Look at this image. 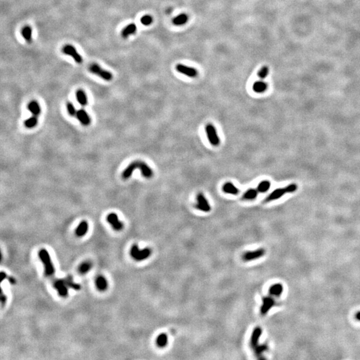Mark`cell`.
Wrapping results in <instances>:
<instances>
[{
  "label": "cell",
  "instance_id": "cell-33",
  "mask_svg": "<svg viewBox=\"0 0 360 360\" xmlns=\"http://www.w3.org/2000/svg\"><path fill=\"white\" fill-rule=\"evenodd\" d=\"M153 22V17L149 15L144 16L141 18V23H142L144 26H149Z\"/></svg>",
  "mask_w": 360,
  "mask_h": 360
},
{
  "label": "cell",
  "instance_id": "cell-20",
  "mask_svg": "<svg viewBox=\"0 0 360 360\" xmlns=\"http://www.w3.org/2000/svg\"><path fill=\"white\" fill-rule=\"evenodd\" d=\"M267 90V84L265 81H257L253 85V90L255 93L261 94L264 93Z\"/></svg>",
  "mask_w": 360,
  "mask_h": 360
},
{
  "label": "cell",
  "instance_id": "cell-19",
  "mask_svg": "<svg viewBox=\"0 0 360 360\" xmlns=\"http://www.w3.org/2000/svg\"><path fill=\"white\" fill-rule=\"evenodd\" d=\"M284 291V287L281 284H275L272 285L269 290L270 294L271 296L280 297Z\"/></svg>",
  "mask_w": 360,
  "mask_h": 360
},
{
  "label": "cell",
  "instance_id": "cell-31",
  "mask_svg": "<svg viewBox=\"0 0 360 360\" xmlns=\"http://www.w3.org/2000/svg\"><path fill=\"white\" fill-rule=\"evenodd\" d=\"M91 267V265L90 262H84L80 266L79 271L81 274H86L88 271Z\"/></svg>",
  "mask_w": 360,
  "mask_h": 360
},
{
  "label": "cell",
  "instance_id": "cell-17",
  "mask_svg": "<svg viewBox=\"0 0 360 360\" xmlns=\"http://www.w3.org/2000/svg\"><path fill=\"white\" fill-rule=\"evenodd\" d=\"M27 108L29 111L32 113L33 116L39 117L41 114V108L38 102L36 101H32L29 103Z\"/></svg>",
  "mask_w": 360,
  "mask_h": 360
},
{
  "label": "cell",
  "instance_id": "cell-35",
  "mask_svg": "<svg viewBox=\"0 0 360 360\" xmlns=\"http://www.w3.org/2000/svg\"><path fill=\"white\" fill-rule=\"evenodd\" d=\"M266 349H267V346L265 345H257V346L255 348V353L257 355V356H260V354H261L264 351H265Z\"/></svg>",
  "mask_w": 360,
  "mask_h": 360
},
{
  "label": "cell",
  "instance_id": "cell-10",
  "mask_svg": "<svg viewBox=\"0 0 360 360\" xmlns=\"http://www.w3.org/2000/svg\"><path fill=\"white\" fill-rule=\"evenodd\" d=\"M176 70L181 74L190 77H196L198 74L197 71L195 68L183 64H178L176 66Z\"/></svg>",
  "mask_w": 360,
  "mask_h": 360
},
{
  "label": "cell",
  "instance_id": "cell-4",
  "mask_svg": "<svg viewBox=\"0 0 360 360\" xmlns=\"http://www.w3.org/2000/svg\"><path fill=\"white\" fill-rule=\"evenodd\" d=\"M131 256L136 261H143L146 260L152 254V250L149 248L139 250L137 245H134L130 251Z\"/></svg>",
  "mask_w": 360,
  "mask_h": 360
},
{
  "label": "cell",
  "instance_id": "cell-9",
  "mask_svg": "<svg viewBox=\"0 0 360 360\" xmlns=\"http://www.w3.org/2000/svg\"><path fill=\"white\" fill-rule=\"evenodd\" d=\"M265 254V251L263 248L256 250L254 251H247L243 255V260L246 261H250L255 260H257L263 257Z\"/></svg>",
  "mask_w": 360,
  "mask_h": 360
},
{
  "label": "cell",
  "instance_id": "cell-38",
  "mask_svg": "<svg viewBox=\"0 0 360 360\" xmlns=\"http://www.w3.org/2000/svg\"><path fill=\"white\" fill-rule=\"evenodd\" d=\"M356 318L358 321H360V311H359V312H358V313L356 314Z\"/></svg>",
  "mask_w": 360,
  "mask_h": 360
},
{
  "label": "cell",
  "instance_id": "cell-11",
  "mask_svg": "<svg viewBox=\"0 0 360 360\" xmlns=\"http://www.w3.org/2000/svg\"><path fill=\"white\" fill-rule=\"evenodd\" d=\"M107 221H108L109 223H110L111 226H112L114 230L119 231L123 229L124 227L123 223L119 220L117 214L114 213H109V215L107 216Z\"/></svg>",
  "mask_w": 360,
  "mask_h": 360
},
{
  "label": "cell",
  "instance_id": "cell-22",
  "mask_svg": "<svg viewBox=\"0 0 360 360\" xmlns=\"http://www.w3.org/2000/svg\"><path fill=\"white\" fill-rule=\"evenodd\" d=\"M87 230H88V223L86 221H82L77 227L75 233L77 236L81 237L86 234Z\"/></svg>",
  "mask_w": 360,
  "mask_h": 360
},
{
  "label": "cell",
  "instance_id": "cell-18",
  "mask_svg": "<svg viewBox=\"0 0 360 360\" xmlns=\"http://www.w3.org/2000/svg\"><path fill=\"white\" fill-rule=\"evenodd\" d=\"M137 31V27L135 23H130L129 25L126 26L121 32V37L124 39L128 37L131 34H134Z\"/></svg>",
  "mask_w": 360,
  "mask_h": 360
},
{
  "label": "cell",
  "instance_id": "cell-16",
  "mask_svg": "<svg viewBox=\"0 0 360 360\" xmlns=\"http://www.w3.org/2000/svg\"><path fill=\"white\" fill-rule=\"evenodd\" d=\"M222 190L223 192L227 194H231V195H237L239 193V189L237 187H236L231 182H226L222 187Z\"/></svg>",
  "mask_w": 360,
  "mask_h": 360
},
{
  "label": "cell",
  "instance_id": "cell-29",
  "mask_svg": "<svg viewBox=\"0 0 360 360\" xmlns=\"http://www.w3.org/2000/svg\"><path fill=\"white\" fill-rule=\"evenodd\" d=\"M270 186L271 183L269 181H262L259 183L257 189L260 193H265L269 190Z\"/></svg>",
  "mask_w": 360,
  "mask_h": 360
},
{
  "label": "cell",
  "instance_id": "cell-15",
  "mask_svg": "<svg viewBox=\"0 0 360 360\" xmlns=\"http://www.w3.org/2000/svg\"><path fill=\"white\" fill-rule=\"evenodd\" d=\"M261 335L262 329L260 327H256L253 331L250 339V345L252 348L255 349L258 345L260 338Z\"/></svg>",
  "mask_w": 360,
  "mask_h": 360
},
{
  "label": "cell",
  "instance_id": "cell-12",
  "mask_svg": "<svg viewBox=\"0 0 360 360\" xmlns=\"http://www.w3.org/2000/svg\"><path fill=\"white\" fill-rule=\"evenodd\" d=\"M53 283V285L57 289L58 294L61 297H67L68 295V291L66 284L64 280L57 279Z\"/></svg>",
  "mask_w": 360,
  "mask_h": 360
},
{
  "label": "cell",
  "instance_id": "cell-30",
  "mask_svg": "<svg viewBox=\"0 0 360 360\" xmlns=\"http://www.w3.org/2000/svg\"><path fill=\"white\" fill-rule=\"evenodd\" d=\"M67 110L70 116L76 117L77 111L76 110L74 104L71 103V102H67Z\"/></svg>",
  "mask_w": 360,
  "mask_h": 360
},
{
  "label": "cell",
  "instance_id": "cell-5",
  "mask_svg": "<svg viewBox=\"0 0 360 360\" xmlns=\"http://www.w3.org/2000/svg\"><path fill=\"white\" fill-rule=\"evenodd\" d=\"M89 70L92 74L99 76L105 81H110L113 79V75L109 71H107L101 68L98 64H93L89 67Z\"/></svg>",
  "mask_w": 360,
  "mask_h": 360
},
{
  "label": "cell",
  "instance_id": "cell-6",
  "mask_svg": "<svg viewBox=\"0 0 360 360\" xmlns=\"http://www.w3.org/2000/svg\"><path fill=\"white\" fill-rule=\"evenodd\" d=\"M206 132L210 143L213 146H217L220 144V139L218 136L217 129L213 124H208L206 127Z\"/></svg>",
  "mask_w": 360,
  "mask_h": 360
},
{
  "label": "cell",
  "instance_id": "cell-37",
  "mask_svg": "<svg viewBox=\"0 0 360 360\" xmlns=\"http://www.w3.org/2000/svg\"><path fill=\"white\" fill-rule=\"evenodd\" d=\"M7 278V274H5L4 272H2L1 273V281H2L3 280H4V279H6Z\"/></svg>",
  "mask_w": 360,
  "mask_h": 360
},
{
  "label": "cell",
  "instance_id": "cell-21",
  "mask_svg": "<svg viewBox=\"0 0 360 360\" xmlns=\"http://www.w3.org/2000/svg\"><path fill=\"white\" fill-rule=\"evenodd\" d=\"M22 35L25 39L27 43H30L32 41V29L30 26H26L23 27L22 30Z\"/></svg>",
  "mask_w": 360,
  "mask_h": 360
},
{
  "label": "cell",
  "instance_id": "cell-13",
  "mask_svg": "<svg viewBox=\"0 0 360 360\" xmlns=\"http://www.w3.org/2000/svg\"><path fill=\"white\" fill-rule=\"evenodd\" d=\"M275 304L274 299L271 297H266L263 299L262 305L260 308V312L262 315H265L269 312V311L273 308Z\"/></svg>",
  "mask_w": 360,
  "mask_h": 360
},
{
  "label": "cell",
  "instance_id": "cell-2",
  "mask_svg": "<svg viewBox=\"0 0 360 360\" xmlns=\"http://www.w3.org/2000/svg\"><path fill=\"white\" fill-rule=\"evenodd\" d=\"M39 257L44 265L46 275L51 278L52 282L56 281L57 279L55 278V268L51 262L49 253L46 250H41L39 252Z\"/></svg>",
  "mask_w": 360,
  "mask_h": 360
},
{
  "label": "cell",
  "instance_id": "cell-27",
  "mask_svg": "<svg viewBox=\"0 0 360 360\" xmlns=\"http://www.w3.org/2000/svg\"><path fill=\"white\" fill-rule=\"evenodd\" d=\"M95 285L100 290L105 291L108 288V282L103 276H99L95 280Z\"/></svg>",
  "mask_w": 360,
  "mask_h": 360
},
{
  "label": "cell",
  "instance_id": "cell-23",
  "mask_svg": "<svg viewBox=\"0 0 360 360\" xmlns=\"http://www.w3.org/2000/svg\"><path fill=\"white\" fill-rule=\"evenodd\" d=\"M76 98L78 103L83 107L86 106L87 104V98L84 90H79L76 92Z\"/></svg>",
  "mask_w": 360,
  "mask_h": 360
},
{
  "label": "cell",
  "instance_id": "cell-1",
  "mask_svg": "<svg viewBox=\"0 0 360 360\" xmlns=\"http://www.w3.org/2000/svg\"><path fill=\"white\" fill-rule=\"evenodd\" d=\"M139 169L142 173V176L145 178H151L153 176V172L149 165L145 163L143 161H140V160H137V161H134L131 162L128 166L126 168L124 171L121 174V177L124 179H129L133 172L135 169Z\"/></svg>",
  "mask_w": 360,
  "mask_h": 360
},
{
  "label": "cell",
  "instance_id": "cell-32",
  "mask_svg": "<svg viewBox=\"0 0 360 360\" xmlns=\"http://www.w3.org/2000/svg\"><path fill=\"white\" fill-rule=\"evenodd\" d=\"M269 74V68L267 66L262 67L258 72V76L260 79H265Z\"/></svg>",
  "mask_w": 360,
  "mask_h": 360
},
{
  "label": "cell",
  "instance_id": "cell-8",
  "mask_svg": "<svg viewBox=\"0 0 360 360\" xmlns=\"http://www.w3.org/2000/svg\"><path fill=\"white\" fill-rule=\"evenodd\" d=\"M62 52L66 55L71 56L77 64H81L83 63V58L77 51L75 48L71 45H66L62 48Z\"/></svg>",
  "mask_w": 360,
  "mask_h": 360
},
{
  "label": "cell",
  "instance_id": "cell-24",
  "mask_svg": "<svg viewBox=\"0 0 360 360\" xmlns=\"http://www.w3.org/2000/svg\"><path fill=\"white\" fill-rule=\"evenodd\" d=\"M188 21V16L186 13H181L179 16L174 17L173 19V23L175 26H183Z\"/></svg>",
  "mask_w": 360,
  "mask_h": 360
},
{
  "label": "cell",
  "instance_id": "cell-25",
  "mask_svg": "<svg viewBox=\"0 0 360 360\" xmlns=\"http://www.w3.org/2000/svg\"><path fill=\"white\" fill-rule=\"evenodd\" d=\"M168 343V337L166 333H161L158 335L156 339V343L159 348H165Z\"/></svg>",
  "mask_w": 360,
  "mask_h": 360
},
{
  "label": "cell",
  "instance_id": "cell-7",
  "mask_svg": "<svg viewBox=\"0 0 360 360\" xmlns=\"http://www.w3.org/2000/svg\"><path fill=\"white\" fill-rule=\"evenodd\" d=\"M196 207L199 210L203 212H210L211 211V206L207 198L202 193H199L196 196Z\"/></svg>",
  "mask_w": 360,
  "mask_h": 360
},
{
  "label": "cell",
  "instance_id": "cell-36",
  "mask_svg": "<svg viewBox=\"0 0 360 360\" xmlns=\"http://www.w3.org/2000/svg\"><path fill=\"white\" fill-rule=\"evenodd\" d=\"M1 301H2V306H3V305L6 302V295H5L3 294L2 291V294H1Z\"/></svg>",
  "mask_w": 360,
  "mask_h": 360
},
{
  "label": "cell",
  "instance_id": "cell-3",
  "mask_svg": "<svg viewBox=\"0 0 360 360\" xmlns=\"http://www.w3.org/2000/svg\"><path fill=\"white\" fill-rule=\"evenodd\" d=\"M297 188H298V186H297V185L295 183H291L285 187L276 189L265 198V202H270L275 200V199H280L282 196H284L285 193H293L295 192Z\"/></svg>",
  "mask_w": 360,
  "mask_h": 360
},
{
  "label": "cell",
  "instance_id": "cell-26",
  "mask_svg": "<svg viewBox=\"0 0 360 360\" xmlns=\"http://www.w3.org/2000/svg\"><path fill=\"white\" fill-rule=\"evenodd\" d=\"M257 193H258V190L254 188L249 189H247V190L244 193V195H243V198L244 199H246V200H253V199H254L257 197Z\"/></svg>",
  "mask_w": 360,
  "mask_h": 360
},
{
  "label": "cell",
  "instance_id": "cell-28",
  "mask_svg": "<svg viewBox=\"0 0 360 360\" xmlns=\"http://www.w3.org/2000/svg\"><path fill=\"white\" fill-rule=\"evenodd\" d=\"M37 124H38V117L33 115H32L31 118L27 119L25 121V122H24V125H25L26 128L28 129H32L33 128H35L37 125Z\"/></svg>",
  "mask_w": 360,
  "mask_h": 360
},
{
  "label": "cell",
  "instance_id": "cell-34",
  "mask_svg": "<svg viewBox=\"0 0 360 360\" xmlns=\"http://www.w3.org/2000/svg\"><path fill=\"white\" fill-rule=\"evenodd\" d=\"M64 280L65 281L66 285L71 287V288L75 289L76 290H78L80 289V285L74 283V282L72 281V280H70V278H67V279H65Z\"/></svg>",
  "mask_w": 360,
  "mask_h": 360
},
{
  "label": "cell",
  "instance_id": "cell-14",
  "mask_svg": "<svg viewBox=\"0 0 360 360\" xmlns=\"http://www.w3.org/2000/svg\"><path fill=\"white\" fill-rule=\"evenodd\" d=\"M76 118L78 119L80 122L84 126H88L91 124V118L84 109H80L77 112Z\"/></svg>",
  "mask_w": 360,
  "mask_h": 360
}]
</instances>
